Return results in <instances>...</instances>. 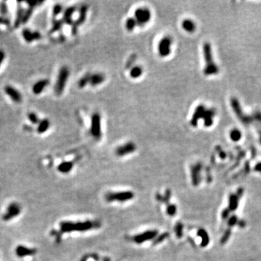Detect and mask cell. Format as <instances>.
Returning <instances> with one entry per match:
<instances>
[{"label": "cell", "instance_id": "1", "mask_svg": "<svg viewBox=\"0 0 261 261\" xmlns=\"http://www.w3.org/2000/svg\"><path fill=\"white\" fill-rule=\"evenodd\" d=\"M203 55L205 62L203 73L205 76H213L219 73V68L213 57V52L211 44L208 42H205L203 45Z\"/></svg>", "mask_w": 261, "mask_h": 261}, {"label": "cell", "instance_id": "2", "mask_svg": "<svg viewBox=\"0 0 261 261\" xmlns=\"http://www.w3.org/2000/svg\"><path fill=\"white\" fill-rule=\"evenodd\" d=\"M98 226V223L91 221L85 222H68L63 221L60 223L62 232H72V231H85Z\"/></svg>", "mask_w": 261, "mask_h": 261}, {"label": "cell", "instance_id": "3", "mask_svg": "<svg viewBox=\"0 0 261 261\" xmlns=\"http://www.w3.org/2000/svg\"><path fill=\"white\" fill-rule=\"evenodd\" d=\"M69 77V70L65 66L62 67L58 73L57 81L55 85V91L57 96L61 95L65 88Z\"/></svg>", "mask_w": 261, "mask_h": 261}, {"label": "cell", "instance_id": "4", "mask_svg": "<svg viewBox=\"0 0 261 261\" xmlns=\"http://www.w3.org/2000/svg\"><path fill=\"white\" fill-rule=\"evenodd\" d=\"M230 102L231 107H232V109L234 110V112L236 116L239 119V120L241 121L242 124L245 125L251 124L252 121V118L244 113L242 110L239 100L236 97H231Z\"/></svg>", "mask_w": 261, "mask_h": 261}, {"label": "cell", "instance_id": "5", "mask_svg": "<svg viewBox=\"0 0 261 261\" xmlns=\"http://www.w3.org/2000/svg\"><path fill=\"white\" fill-rule=\"evenodd\" d=\"M151 12L147 7H139L135 10L134 18L137 26L142 27L151 19Z\"/></svg>", "mask_w": 261, "mask_h": 261}, {"label": "cell", "instance_id": "6", "mask_svg": "<svg viewBox=\"0 0 261 261\" xmlns=\"http://www.w3.org/2000/svg\"><path fill=\"white\" fill-rule=\"evenodd\" d=\"M101 116L99 113L95 112L92 115L91 119V133L97 140H99L102 137Z\"/></svg>", "mask_w": 261, "mask_h": 261}, {"label": "cell", "instance_id": "7", "mask_svg": "<svg viewBox=\"0 0 261 261\" xmlns=\"http://www.w3.org/2000/svg\"><path fill=\"white\" fill-rule=\"evenodd\" d=\"M134 195L131 192H110L106 195L105 199L107 202H126L133 199Z\"/></svg>", "mask_w": 261, "mask_h": 261}, {"label": "cell", "instance_id": "8", "mask_svg": "<svg viewBox=\"0 0 261 261\" xmlns=\"http://www.w3.org/2000/svg\"><path fill=\"white\" fill-rule=\"evenodd\" d=\"M173 40L170 36H165L158 44V53L162 57H166L170 55L171 52V45Z\"/></svg>", "mask_w": 261, "mask_h": 261}, {"label": "cell", "instance_id": "9", "mask_svg": "<svg viewBox=\"0 0 261 261\" xmlns=\"http://www.w3.org/2000/svg\"><path fill=\"white\" fill-rule=\"evenodd\" d=\"M21 212V206L18 202H12L7 208L5 213H4L2 218L5 221H9L19 216Z\"/></svg>", "mask_w": 261, "mask_h": 261}, {"label": "cell", "instance_id": "10", "mask_svg": "<svg viewBox=\"0 0 261 261\" xmlns=\"http://www.w3.org/2000/svg\"><path fill=\"white\" fill-rule=\"evenodd\" d=\"M87 11H88V6L86 5H83L81 6L80 10H79V15L78 19L76 21L74 22V24L72 25V33L74 35H76L78 32V27L83 24V23L86 21V19Z\"/></svg>", "mask_w": 261, "mask_h": 261}, {"label": "cell", "instance_id": "11", "mask_svg": "<svg viewBox=\"0 0 261 261\" xmlns=\"http://www.w3.org/2000/svg\"><path fill=\"white\" fill-rule=\"evenodd\" d=\"M4 91H5L6 95L10 98V99L12 100L14 102H15V103H20V102H22V95L18 89L15 88L12 86H6L4 88Z\"/></svg>", "mask_w": 261, "mask_h": 261}, {"label": "cell", "instance_id": "12", "mask_svg": "<svg viewBox=\"0 0 261 261\" xmlns=\"http://www.w3.org/2000/svg\"><path fill=\"white\" fill-rule=\"evenodd\" d=\"M137 149L136 145L133 142H127L124 145L119 146L116 149V154L119 157L125 156L132 153Z\"/></svg>", "mask_w": 261, "mask_h": 261}, {"label": "cell", "instance_id": "13", "mask_svg": "<svg viewBox=\"0 0 261 261\" xmlns=\"http://www.w3.org/2000/svg\"><path fill=\"white\" fill-rule=\"evenodd\" d=\"M206 108L203 104H200L195 108V112H194L193 116L192 117L191 120H190V124L193 127H196L198 124V121L200 119H202L204 116V112H205Z\"/></svg>", "mask_w": 261, "mask_h": 261}, {"label": "cell", "instance_id": "14", "mask_svg": "<svg viewBox=\"0 0 261 261\" xmlns=\"http://www.w3.org/2000/svg\"><path fill=\"white\" fill-rule=\"evenodd\" d=\"M158 231H147L146 232H144L140 234H138L133 237V241L137 243L141 244L143 242L149 241L150 239H152L156 237Z\"/></svg>", "mask_w": 261, "mask_h": 261}, {"label": "cell", "instance_id": "15", "mask_svg": "<svg viewBox=\"0 0 261 261\" xmlns=\"http://www.w3.org/2000/svg\"><path fill=\"white\" fill-rule=\"evenodd\" d=\"M22 34L24 40L28 43H31L33 41L39 40L41 37V33H39L38 31H31L28 28L24 29L23 31Z\"/></svg>", "mask_w": 261, "mask_h": 261}, {"label": "cell", "instance_id": "16", "mask_svg": "<svg viewBox=\"0 0 261 261\" xmlns=\"http://www.w3.org/2000/svg\"><path fill=\"white\" fill-rule=\"evenodd\" d=\"M36 250L33 248H29L23 245H19L16 247L15 253L19 258H24L27 256H32L36 254Z\"/></svg>", "mask_w": 261, "mask_h": 261}, {"label": "cell", "instance_id": "17", "mask_svg": "<svg viewBox=\"0 0 261 261\" xmlns=\"http://www.w3.org/2000/svg\"><path fill=\"white\" fill-rule=\"evenodd\" d=\"M76 7L74 6L69 7L66 8L63 11V18H62V21L64 24L68 25V26H72L74 24V20H73V15L74 12H76Z\"/></svg>", "mask_w": 261, "mask_h": 261}, {"label": "cell", "instance_id": "18", "mask_svg": "<svg viewBox=\"0 0 261 261\" xmlns=\"http://www.w3.org/2000/svg\"><path fill=\"white\" fill-rule=\"evenodd\" d=\"M49 81L47 79H41L37 81L33 84L32 87V91L34 95H39L42 93V91L44 90L46 87L49 85Z\"/></svg>", "mask_w": 261, "mask_h": 261}, {"label": "cell", "instance_id": "19", "mask_svg": "<svg viewBox=\"0 0 261 261\" xmlns=\"http://www.w3.org/2000/svg\"><path fill=\"white\" fill-rule=\"evenodd\" d=\"M216 111L215 109L210 108V109H206L204 112L203 118L204 125L206 127H210L213 124V118L216 116Z\"/></svg>", "mask_w": 261, "mask_h": 261}, {"label": "cell", "instance_id": "20", "mask_svg": "<svg viewBox=\"0 0 261 261\" xmlns=\"http://www.w3.org/2000/svg\"><path fill=\"white\" fill-rule=\"evenodd\" d=\"M202 169L201 163H197L191 167L192 179L194 185H198L200 181V171Z\"/></svg>", "mask_w": 261, "mask_h": 261}, {"label": "cell", "instance_id": "21", "mask_svg": "<svg viewBox=\"0 0 261 261\" xmlns=\"http://www.w3.org/2000/svg\"><path fill=\"white\" fill-rule=\"evenodd\" d=\"M105 80V76L103 74H99V73H96V74H91L90 76V81H89V84L92 86H96L100 85Z\"/></svg>", "mask_w": 261, "mask_h": 261}, {"label": "cell", "instance_id": "22", "mask_svg": "<svg viewBox=\"0 0 261 261\" xmlns=\"http://www.w3.org/2000/svg\"><path fill=\"white\" fill-rule=\"evenodd\" d=\"M183 29L188 33H193L196 30V24L192 20L185 19L181 23Z\"/></svg>", "mask_w": 261, "mask_h": 261}, {"label": "cell", "instance_id": "23", "mask_svg": "<svg viewBox=\"0 0 261 261\" xmlns=\"http://www.w3.org/2000/svg\"><path fill=\"white\" fill-rule=\"evenodd\" d=\"M239 197H238L237 195L231 194L229 196V209L230 210V211H234V210H237L238 204H239Z\"/></svg>", "mask_w": 261, "mask_h": 261}, {"label": "cell", "instance_id": "24", "mask_svg": "<svg viewBox=\"0 0 261 261\" xmlns=\"http://www.w3.org/2000/svg\"><path fill=\"white\" fill-rule=\"evenodd\" d=\"M50 126V122L48 119L45 118L43 119V120H40L39 124H38V127H37V131H38L39 133H44L47 131L48 129H49Z\"/></svg>", "mask_w": 261, "mask_h": 261}, {"label": "cell", "instance_id": "25", "mask_svg": "<svg viewBox=\"0 0 261 261\" xmlns=\"http://www.w3.org/2000/svg\"><path fill=\"white\" fill-rule=\"evenodd\" d=\"M24 13H25V10L23 9L22 7H18V10H17L15 20V27H16V28L17 27H19L20 25L23 23Z\"/></svg>", "mask_w": 261, "mask_h": 261}, {"label": "cell", "instance_id": "26", "mask_svg": "<svg viewBox=\"0 0 261 261\" xmlns=\"http://www.w3.org/2000/svg\"><path fill=\"white\" fill-rule=\"evenodd\" d=\"M198 236H200L202 239L201 245L202 247H206L208 245L209 242H210V238L207 233V231L204 229H200L197 232Z\"/></svg>", "mask_w": 261, "mask_h": 261}, {"label": "cell", "instance_id": "27", "mask_svg": "<svg viewBox=\"0 0 261 261\" xmlns=\"http://www.w3.org/2000/svg\"><path fill=\"white\" fill-rule=\"evenodd\" d=\"M73 166H74V164H73L72 162H63L62 163H60L58 166V170L61 173H68L69 171L72 170Z\"/></svg>", "mask_w": 261, "mask_h": 261}, {"label": "cell", "instance_id": "28", "mask_svg": "<svg viewBox=\"0 0 261 261\" xmlns=\"http://www.w3.org/2000/svg\"><path fill=\"white\" fill-rule=\"evenodd\" d=\"M143 69L141 66H134L131 68L130 70V76L132 78H138L141 76Z\"/></svg>", "mask_w": 261, "mask_h": 261}, {"label": "cell", "instance_id": "29", "mask_svg": "<svg viewBox=\"0 0 261 261\" xmlns=\"http://www.w3.org/2000/svg\"><path fill=\"white\" fill-rule=\"evenodd\" d=\"M63 25L64 23L62 21V20L55 19L53 20V22H52V26L51 30H50V33H55L57 32V31H60V29L62 28Z\"/></svg>", "mask_w": 261, "mask_h": 261}, {"label": "cell", "instance_id": "30", "mask_svg": "<svg viewBox=\"0 0 261 261\" xmlns=\"http://www.w3.org/2000/svg\"><path fill=\"white\" fill-rule=\"evenodd\" d=\"M137 26V21H136L134 18H129L126 20L125 26H126V30L128 31H133L134 30V28Z\"/></svg>", "mask_w": 261, "mask_h": 261}, {"label": "cell", "instance_id": "31", "mask_svg": "<svg viewBox=\"0 0 261 261\" xmlns=\"http://www.w3.org/2000/svg\"><path fill=\"white\" fill-rule=\"evenodd\" d=\"M229 137H230L232 141H238L241 139L242 132L239 130V129H237V128L232 129V130L230 131V133H229Z\"/></svg>", "mask_w": 261, "mask_h": 261}, {"label": "cell", "instance_id": "32", "mask_svg": "<svg viewBox=\"0 0 261 261\" xmlns=\"http://www.w3.org/2000/svg\"><path fill=\"white\" fill-rule=\"evenodd\" d=\"M90 74H86L83 76L82 78H81L78 81V86L80 88H84V87L86 86L88 83H89V81H90Z\"/></svg>", "mask_w": 261, "mask_h": 261}, {"label": "cell", "instance_id": "33", "mask_svg": "<svg viewBox=\"0 0 261 261\" xmlns=\"http://www.w3.org/2000/svg\"><path fill=\"white\" fill-rule=\"evenodd\" d=\"M28 119L32 124H39L40 122L39 117L35 112H29L28 114Z\"/></svg>", "mask_w": 261, "mask_h": 261}, {"label": "cell", "instance_id": "34", "mask_svg": "<svg viewBox=\"0 0 261 261\" xmlns=\"http://www.w3.org/2000/svg\"><path fill=\"white\" fill-rule=\"evenodd\" d=\"M63 10V7L60 5V4H56V5L54 6L53 9H52V15H53V18H56V17L59 15L61 13Z\"/></svg>", "mask_w": 261, "mask_h": 261}, {"label": "cell", "instance_id": "35", "mask_svg": "<svg viewBox=\"0 0 261 261\" xmlns=\"http://www.w3.org/2000/svg\"><path fill=\"white\" fill-rule=\"evenodd\" d=\"M231 236V230L230 229H228V230H226L225 231V233L223 234L222 238H221V243L223 245V244H225V242L228 241L229 237H230Z\"/></svg>", "mask_w": 261, "mask_h": 261}, {"label": "cell", "instance_id": "36", "mask_svg": "<svg viewBox=\"0 0 261 261\" xmlns=\"http://www.w3.org/2000/svg\"><path fill=\"white\" fill-rule=\"evenodd\" d=\"M175 231H176V234L177 235V237L181 238L182 237V234H183V225L181 224V223H178L176 225V227H175Z\"/></svg>", "mask_w": 261, "mask_h": 261}, {"label": "cell", "instance_id": "37", "mask_svg": "<svg viewBox=\"0 0 261 261\" xmlns=\"http://www.w3.org/2000/svg\"><path fill=\"white\" fill-rule=\"evenodd\" d=\"M176 213V207L174 204H171V205H169L167 208V213H168L169 216H174Z\"/></svg>", "mask_w": 261, "mask_h": 261}, {"label": "cell", "instance_id": "38", "mask_svg": "<svg viewBox=\"0 0 261 261\" xmlns=\"http://www.w3.org/2000/svg\"><path fill=\"white\" fill-rule=\"evenodd\" d=\"M0 12L2 15H7L8 13V8L5 3H2L0 5Z\"/></svg>", "mask_w": 261, "mask_h": 261}, {"label": "cell", "instance_id": "39", "mask_svg": "<svg viewBox=\"0 0 261 261\" xmlns=\"http://www.w3.org/2000/svg\"><path fill=\"white\" fill-rule=\"evenodd\" d=\"M237 223H238V219H237V217L236 216H232L228 221V225L231 227L234 226V225L237 224Z\"/></svg>", "mask_w": 261, "mask_h": 261}, {"label": "cell", "instance_id": "40", "mask_svg": "<svg viewBox=\"0 0 261 261\" xmlns=\"http://www.w3.org/2000/svg\"><path fill=\"white\" fill-rule=\"evenodd\" d=\"M136 60V56L135 55H132L131 57L129 58L128 62H127L126 63V68H130L131 65H132V64H133V62H135Z\"/></svg>", "mask_w": 261, "mask_h": 261}, {"label": "cell", "instance_id": "41", "mask_svg": "<svg viewBox=\"0 0 261 261\" xmlns=\"http://www.w3.org/2000/svg\"><path fill=\"white\" fill-rule=\"evenodd\" d=\"M10 23V20L7 19V18H5V17L0 16V24L2 25H5V26H9Z\"/></svg>", "mask_w": 261, "mask_h": 261}, {"label": "cell", "instance_id": "42", "mask_svg": "<svg viewBox=\"0 0 261 261\" xmlns=\"http://www.w3.org/2000/svg\"><path fill=\"white\" fill-rule=\"evenodd\" d=\"M229 214H230V210L229 208L223 210L222 211V218L226 219L229 217Z\"/></svg>", "mask_w": 261, "mask_h": 261}, {"label": "cell", "instance_id": "43", "mask_svg": "<svg viewBox=\"0 0 261 261\" xmlns=\"http://www.w3.org/2000/svg\"><path fill=\"white\" fill-rule=\"evenodd\" d=\"M5 59V52L2 51V50H0V67H1L2 64L3 63L4 60Z\"/></svg>", "mask_w": 261, "mask_h": 261}, {"label": "cell", "instance_id": "44", "mask_svg": "<svg viewBox=\"0 0 261 261\" xmlns=\"http://www.w3.org/2000/svg\"><path fill=\"white\" fill-rule=\"evenodd\" d=\"M254 116H255V118L257 120L259 121L260 123H261V112H256L255 113Z\"/></svg>", "mask_w": 261, "mask_h": 261}, {"label": "cell", "instance_id": "45", "mask_svg": "<svg viewBox=\"0 0 261 261\" xmlns=\"http://www.w3.org/2000/svg\"><path fill=\"white\" fill-rule=\"evenodd\" d=\"M255 170L257 172H261V162L256 164V166H255Z\"/></svg>", "mask_w": 261, "mask_h": 261}, {"label": "cell", "instance_id": "46", "mask_svg": "<svg viewBox=\"0 0 261 261\" xmlns=\"http://www.w3.org/2000/svg\"><path fill=\"white\" fill-rule=\"evenodd\" d=\"M242 194H243V189H239L237 191V196L240 198V197H242Z\"/></svg>", "mask_w": 261, "mask_h": 261}, {"label": "cell", "instance_id": "47", "mask_svg": "<svg viewBox=\"0 0 261 261\" xmlns=\"http://www.w3.org/2000/svg\"><path fill=\"white\" fill-rule=\"evenodd\" d=\"M259 135H260V142L261 144V131H260V133H259Z\"/></svg>", "mask_w": 261, "mask_h": 261}]
</instances>
